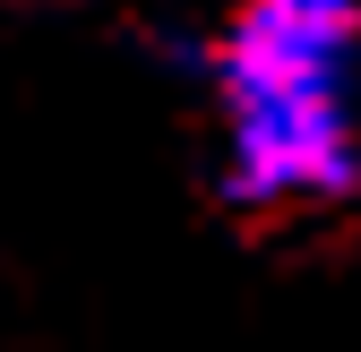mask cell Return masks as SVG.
Here are the masks:
<instances>
[{
  "label": "cell",
  "mask_w": 361,
  "mask_h": 352,
  "mask_svg": "<svg viewBox=\"0 0 361 352\" xmlns=\"http://www.w3.org/2000/svg\"><path fill=\"white\" fill-rule=\"evenodd\" d=\"M353 43H361V0H241L233 9L215 43L224 198L327 206L361 181Z\"/></svg>",
  "instance_id": "1"
}]
</instances>
